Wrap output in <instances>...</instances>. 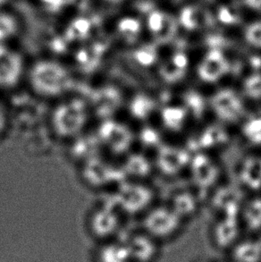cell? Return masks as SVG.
<instances>
[{
  "instance_id": "10",
  "label": "cell",
  "mask_w": 261,
  "mask_h": 262,
  "mask_svg": "<svg viewBox=\"0 0 261 262\" xmlns=\"http://www.w3.org/2000/svg\"><path fill=\"white\" fill-rule=\"evenodd\" d=\"M245 226L251 231L261 230V201L251 202L244 210Z\"/></svg>"
},
{
  "instance_id": "4",
  "label": "cell",
  "mask_w": 261,
  "mask_h": 262,
  "mask_svg": "<svg viewBox=\"0 0 261 262\" xmlns=\"http://www.w3.org/2000/svg\"><path fill=\"white\" fill-rule=\"evenodd\" d=\"M93 262H133L124 241L100 243L92 255Z\"/></svg>"
},
{
  "instance_id": "3",
  "label": "cell",
  "mask_w": 261,
  "mask_h": 262,
  "mask_svg": "<svg viewBox=\"0 0 261 262\" xmlns=\"http://www.w3.org/2000/svg\"><path fill=\"white\" fill-rule=\"evenodd\" d=\"M240 227L233 216H226L215 225L212 232L213 242L217 248L231 250L239 242Z\"/></svg>"
},
{
  "instance_id": "2",
  "label": "cell",
  "mask_w": 261,
  "mask_h": 262,
  "mask_svg": "<svg viewBox=\"0 0 261 262\" xmlns=\"http://www.w3.org/2000/svg\"><path fill=\"white\" fill-rule=\"evenodd\" d=\"M124 243L133 262H154L159 256V242L147 233L135 234Z\"/></svg>"
},
{
  "instance_id": "6",
  "label": "cell",
  "mask_w": 261,
  "mask_h": 262,
  "mask_svg": "<svg viewBox=\"0 0 261 262\" xmlns=\"http://www.w3.org/2000/svg\"><path fill=\"white\" fill-rule=\"evenodd\" d=\"M227 71V61L221 54L212 52L208 54L200 67V75L207 82H214L222 78Z\"/></svg>"
},
{
  "instance_id": "12",
  "label": "cell",
  "mask_w": 261,
  "mask_h": 262,
  "mask_svg": "<svg viewBox=\"0 0 261 262\" xmlns=\"http://www.w3.org/2000/svg\"><path fill=\"white\" fill-rule=\"evenodd\" d=\"M244 5L248 9L261 15V0H244Z\"/></svg>"
},
{
  "instance_id": "11",
  "label": "cell",
  "mask_w": 261,
  "mask_h": 262,
  "mask_svg": "<svg viewBox=\"0 0 261 262\" xmlns=\"http://www.w3.org/2000/svg\"><path fill=\"white\" fill-rule=\"evenodd\" d=\"M184 118L185 111L179 107H169L162 114L163 121L170 129H179L182 127Z\"/></svg>"
},
{
  "instance_id": "7",
  "label": "cell",
  "mask_w": 261,
  "mask_h": 262,
  "mask_svg": "<svg viewBox=\"0 0 261 262\" xmlns=\"http://www.w3.org/2000/svg\"><path fill=\"white\" fill-rule=\"evenodd\" d=\"M230 253L233 262H261V239L239 241Z\"/></svg>"
},
{
  "instance_id": "13",
  "label": "cell",
  "mask_w": 261,
  "mask_h": 262,
  "mask_svg": "<svg viewBox=\"0 0 261 262\" xmlns=\"http://www.w3.org/2000/svg\"><path fill=\"white\" fill-rule=\"evenodd\" d=\"M99 2L105 4L108 7H120L124 5L129 0H99Z\"/></svg>"
},
{
  "instance_id": "15",
  "label": "cell",
  "mask_w": 261,
  "mask_h": 262,
  "mask_svg": "<svg viewBox=\"0 0 261 262\" xmlns=\"http://www.w3.org/2000/svg\"><path fill=\"white\" fill-rule=\"evenodd\" d=\"M220 262H233L231 259H229V260H225V261H220Z\"/></svg>"
},
{
  "instance_id": "14",
  "label": "cell",
  "mask_w": 261,
  "mask_h": 262,
  "mask_svg": "<svg viewBox=\"0 0 261 262\" xmlns=\"http://www.w3.org/2000/svg\"><path fill=\"white\" fill-rule=\"evenodd\" d=\"M193 262H208L206 261V260H203V259H198V260H196V261Z\"/></svg>"
},
{
  "instance_id": "5",
  "label": "cell",
  "mask_w": 261,
  "mask_h": 262,
  "mask_svg": "<svg viewBox=\"0 0 261 262\" xmlns=\"http://www.w3.org/2000/svg\"><path fill=\"white\" fill-rule=\"evenodd\" d=\"M212 103L219 117L226 120H236L243 112L240 98L231 91L219 92Z\"/></svg>"
},
{
  "instance_id": "8",
  "label": "cell",
  "mask_w": 261,
  "mask_h": 262,
  "mask_svg": "<svg viewBox=\"0 0 261 262\" xmlns=\"http://www.w3.org/2000/svg\"><path fill=\"white\" fill-rule=\"evenodd\" d=\"M159 158L161 168L165 171L173 173L178 172L187 161V156L182 150L177 149H166Z\"/></svg>"
},
{
  "instance_id": "9",
  "label": "cell",
  "mask_w": 261,
  "mask_h": 262,
  "mask_svg": "<svg viewBox=\"0 0 261 262\" xmlns=\"http://www.w3.org/2000/svg\"><path fill=\"white\" fill-rule=\"evenodd\" d=\"M243 35L249 46L261 50V15H257L244 25Z\"/></svg>"
},
{
  "instance_id": "1",
  "label": "cell",
  "mask_w": 261,
  "mask_h": 262,
  "mask_svg": "<svg viewBox=\"0 0 261 262\" xmlns=\"http://www.w3.org/2000/svg\"><path fill=\"white\" fill-rule=\"evenodd\" d=\"M182 222L173 209H157L145 220V233L158 242L164 241L179 232Z\"/></svg>"
}]
</instances>
